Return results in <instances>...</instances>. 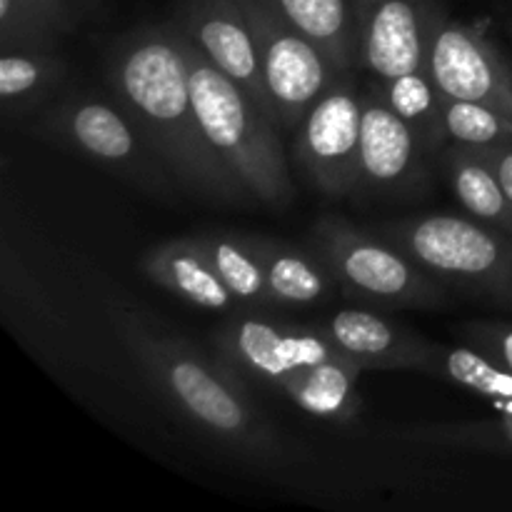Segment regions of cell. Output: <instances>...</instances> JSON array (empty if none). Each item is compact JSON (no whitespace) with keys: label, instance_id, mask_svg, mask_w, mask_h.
I'll list each match as a JSON object with an SVG mask.
<instances>
[{"label":"cell","instance_id":"obj_19","mask_svg":"<svg viewBox=\"0 0 512 512\" xmlns=\"http://www.w3.org/2000/svg\"><path fill=\"white\" fill-rule=\"evenodd\" d=\"M260 258L273 303L310 305L333 293L335 278L318 255L313 258L293 245L260 240Z\"/></svg>","mask_w":512,"mask_h":512},{"label":"cell","instance_id":"obj_20","mask_svg":"<svg viewBox=\"0 0 512 512\" xmlns=\"http://www.w3.org/2000/svg\"><path fill=\"white\" fill-rule=\"evenodd\" d=\"M198 245L230 293L238 298V303L268 305L273 303V295L265 280L263 258H260V240L243 238V235H195Z\"/></svg>","mask_w":512,"mask_h":512},{"label":"cell","instance_id":"obj_15","mask_svg":"<svg viewBox=\"0 0 512 512\" xmlns=\"http://www.w3.org/2000/svg\"><path fill=\"white\" fill-rule=\"evenodd\" d=\"M143 270L153 283L203 310H228L238 300L203 253L198 238L158 245L143 258Z\"/></svg>","mask_w":512,"mask_h":512},{"label":"cell","instance_id":"obj_9","mask_svg":"<svg viewBox=\"0 0 512 512\" xmlns=\"http://www.w3.org/2000/svg\"><path fill=\"white\" fill-rule=\"evenodd\" d=\"M360 128L363 95L350 80H335L295 135V155L320 193L343 198L360 183Z\"/></svg>","mask_w":512,"mask_h":512},{"label":"cell","instance_id":"obj_11","mask_svg":"<svg viewBox=\"0 0 512 512\" xmlns=\"http://www.w3.org/2000/svg\"><path fill=\"white\" fill-rule=\"evenodd\" d=\"M428 75L443 98L473 100L512 118V65L475 25L445 18L435 30Z\"/></svg>","mask_w":512,"mask_h":512},{"label":"cell","instance_id":"obj_1","mask_svg":"<svg viewBox=\"0 0 512 512\" xmlns=\"http://www.w3.org/2000/svg\"><path fill=\"white\" fill-rule=\"evenodd\" d=\"M108 78L120 108L188 188L223 203L250 198L200 128L175 20L130 33L110 55Z\"/></svg>","mask_w":512,"mask_h":512},{"label":"cell","instance_id":"obj_7","mask_svg":"<svg viewBox=\"0 0 512 512\" xmlns=\"http://www.w3.org/2000/svg\"><path fill=\"white\" fill-rule=\"evenodd\" d=\"M38 135L118 170L140 188L160 193L168 190V180L160 170V155L150 148L133 118L105 100L70 98L40 120Z\"/></svg>","mask_w":512,"mask_h":512},{"label":"cell","instance_id":"obj_14","mask_svg":"<svg viewBox=\"0 0 512 512\" xmlns=\"http://www.w3.org/2000/svg\"><path fill=\"white\" fill-rule=\"evenodd\" d=\"M420 138L385 103L378 90L363 95L360 128V183L375 190H395L408 183L418 165Z\"/></svg>","mask_w":512,"mask_h":512},{"label":"cell","instance_id":"obj_26","mask_svg":"<svg viewBox=\"0 0 512 512\" xmlns=\"http://www.w3.org/2000/svg\"><path fill=\"white\" fill-rule=\"evenodd\" d=\"M63 25L30 0H0V50H50Z\"/></svg>","mask_w":512,"mask_h":512},{"label":"cell","instance_id":"obj_3","mask_svg":"<svg viewBox=\"0 0 512 512\" xmlns=\"http://www.w3.org/2000/svg\"><path fill=\"white\" fill-rule=\"evenodd\" d=\"M180 48L188 60L195 113L210 148L245 185L250 198L285 208L293 200V180L275 130L278 123L240 85L215 68L183 28Z\"/></svg>","mask_w":512,"mask_h":512},{"label":"cell","instance_id":"obj_18","mask_svg":"<svg viewBox=\"0 0 512 512\" xmlns=\"http://www.w3.org/2000/svg\"><path fill=\"white\" fill-rule=\"evenodd\" d=\"M363 370L343 355V358L325 360L300 373L288 388L283 390L300 410L330 423H350L358 415L360 400L355 395Z\"/></svg>","mask_w":512,"mask_h":512},{"label":"cell","instance_id":"obj_28","mask_svg":"<svg viewBox=\"0 0 512 512\" xmlns=\"http://www.w3.org/2000/svg\"><path fill=\"white\" fill-rule=\"evenodd\" d=\"M478 150H483V155L495 168V173H498L500 178V185H503L505 195H508L512 205V143L493 145V148H478Z\"/></svg>","mask_w":512,"mask_h":512},{"label":"cell","instance_id":"obj_5","mask_svg":"<svg viewBox=\"0 0 512 512\" xmlns=\"http://www.w3.org/2000/svg\"><path fill=\"white\" fill-rule=\"evenodd\" d=\"M313 248L350 295L400 308H435L445 300L430 273L398 245L383 243L340 218L315 225Z\"/></svg>","mask_w":512,"mask_h":512},{"label":"cell","instance_id":"obj_22","mask_svg":"<svg viewBox=\"0 0 512 512\" xmlns=\"http://www.w3.org/2000/svg\"><path fill=\"white\" fill-rule=\"evenodd\" d=\"M425 373L450 380L460 388L473 390L480 398L495 400L498 405L503 403L505 410H512V373L473 345L470 348L438 345Z\"/></svg>","mask_w":512,"mask_h":512},{"label":"cell","instance_id":"obj_30","mask_svg":"<svg viewBox=\"0 0 512 512\" xmlns=\"http://www.w3.org/2000/svg\"><path fill=\"white\" fill-rule=\"evenodd\" d=\"M508 30H510V38H512V18H510V23H508Z\"/></svg>","mask_w":512,"mask_h":512},{"label":"cell","instance_id":"obj_16","mask_svg":"<svg viewBox=\"0 0 512 512\" xmlns=\"http://www.w3.org/2000/svg\"><path fill=\"white\" fill-rule=\"evenodd\" d=\"M313 40L340 75L358 63V33H355L353 0H260Z\"/></svg>","mask_w":512,"mask_h":512},{"label":"cell","instance_id":"obj_6","mask_svg":"<svg viewBox=\"0 0 512 512\" xmlns=\"http://www.w3.org/2000/svg\"><path fill=\"white\" fill-rule=\"evenodd\" d=\"M258 40L260 70L280 128L295 130L340 78L328 55L260 0H240Z\"/></svg>","mask_w":512,"mask_h":512},{"label":"cell","instance_id":"obj_2","mask_svg":"<svg viewBox=\"0 0 512 512\" xmlns=\"http://www.w3.org/2000/svg\"><path fill=\"white\" fill-rule=\"evenodd\" d=\"M115 330L155 390L200 433L255 463H278L283 443L253 403L238 370L188 340L163 335L130 310H115Z\"/></svg>","mask_w":512,"mask_h":512},{"label":"cell","instance_id":"obj_25","mask_svg":"<svg viewBox=\"0 0 512 512\" xmlns=\"http://www.w3.org/2000/svg\"><path fill=\"white\" fill-rule=\"evenodd\" d=\"M445 133L465 148H493L512 143V118L473 100L443 98Z\"/></svg>","mask_w":512,"mask_h":512},{"label":"cell","instance_id":"obj_24","mask_svg":"<svg viewBox=\"0 0 512 512\" xmlns=\"http://www.w3.org/2000/svg\"><path fill=\"white\" fill-rule=\"evenodd\" d=\"M403 438L415 440V443L445 445V448L512 455V410H503L500 418L480 420V423H443L403 430Z\"/></svg>","mask_w":512,"mask_h":512},{"label":"cell","instance_id":"obj_17","mask_svg":"<svg viewBox=\"0 0 512 512\" xmlns=\"http://www.w3.org/2000/svg\"><path fill=\"white\" fill-rule=\"evenodd\" d=\"M445 168L455 198L463 203L470 218L512 235V205L483 150L458 145L445 155Z\"/></svg>","mask_w":512,"mask_h":512},{"label":"cell","instance_id":"obj_29","mask_svg":"<svg viewBox=\"0 0 512 512\" xmlns=\"http://www.w3.org/2000/svg\"><path fill=\"white\" fill-rule=\"evenodd\" d=\"M30 3L40 5L45 13L53 15V18L63 25V30L70 28V23L78 18L80 8H83V0H30Z\"/></svg>","mask_w":512,"mask_h":512},{"label":"cell","instance_id":"obj_21","mask_svg":"<svg viewBox=\"0 0 512 512\" xmlns=\"http://www.w3.org/2000/svg\"><path fill=\"white\" fill-rule=\"evenodd\" d=\"M378 93L415 130L423 148L438 150L443 145V140L448 138L443 120V95L435 88L428 70H413L393 80H380Z\"/></svg>","mask_w":512,"mask_h":512},{"label":"cell","instance_id":"obj_12","mask_svg":"<svg viewBox=\"0 0 512 512\" xmlns=\"http://www.w3.org/2000/svg\"><path fill=\"white\" fill-rule=\"evenodd\" d=\"M175 23L220 73L240 85L275 120L260 70L258 40L240 0H178Z\"/></svg>","mask_w":512,"mask_h":512},{"label":"cell","instance_id":"obj_13","mask_svg":"<svg viewBox=\"0 0 512 512\" xmlns=\"http://www.w3.org/2000/svg\"><path fill=\"white\" fill-rule=\"evenodd\" d=\"M340 353L360 370H423L433 360L438 345L413 330L398 328L383 315L368 310H340L318 323Z\"/></svg>","mask_w":512,"mask_h":512},{"label":"cell","instance_id":"obj_23","mask_svg":"<svg viewBox=\"0 0 512 512\" xmlns=\"http://www.w3.org/2000/svg\"><path fill=\"white\" fill-rule=\"evenodd\" d=\"M63 60L50 50L3 53L0 60V98L5 105H23L43 95L63 78Z\"/></svg>","mask_w":512,"mask_h":512},{"label":"cell","instance_id":"obj_4","mask_svg":"<svg viewBox=\"0 0 512 512\" xmlns=\"http://www.w3.org/2000/svg\"><path fill=\"white\" fill-rule=\"evenodd\" d=\"M388 240L435 278L512 300V235L493 225L435 213L390 225Z\"/></svg>","mask_w":512,"mask_h":512},{"label":"cell","instance_id":"obj_10","mask_svg":"<svg viewBox=\"0 0 512 512\" xmlns=\"http://www.w3.org/2000/svg\"><path fill=\"white\" fill-rule=\"evenodd\" d=\"M358 63L378 80L428 70L435 30L448 15L438 0H353Z\"/></svg>","mask_w":512,"mask_h":512},{"label":"cell","instance_id":"obj_27","mask_svg":"<svg viewBox=\"0 0 512 512\" xmlns=\"http://www.w3.org/2000/svg\"><path fill=\"white\" fill-rule=\"evenodd\" d=\"M460 335L512 373V323H470Z\"/></svg>","mask_w":512,"mask_h":512},{"label":"cell","instance_id":"obj_8","mask_svg":"<svg viewBox=\"0 0 512 512\" xmlns=\"http://www.w3.org/2000/svg\"><path fill=\"white\" fill-rule=\"evenodd\" d=\"M213 345L238 373L285 390L300 373L325 360L343 358L333 340L315 325L235 318L215 330Z\"/></svg>","mask_w":512,"mask_h":512}]
</instances>
